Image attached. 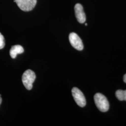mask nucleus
<instances>
[{"label":"nucleus","instance_id":"f257e3e1","mask_svg":"<svg viewBox=\"0 0 126 126\" xmlns=\"http://www.w3.org/2000/svg\"><path fill=\"white\" fill-rule=\"evenodd\" d=\"M95 103L99 111L102 112H107L109 108V104L107 98L101 94L97 93L94 96Z\"/></svg>","mask_w":126,"mask_h":126},{"label":"nucleus","instance_id":"f03ea898","mask_svg":"<svg viewBox=\"0 0 126 126\" xmlns=\"http://www.w3.org/2000/svg\"><path fill=\"white\" fill-rule=\"evenodd\" d=\"M36 78L35 72L31 70H28L23 73L22 76L23 84L27 90L32 89L33 83Z\"/></svg>","mask_w":126,"mask_h":126},{"label":"nucleus","instance_id":"7ed1b4c3","mask_svg":"<svg viewBox=\"0 0 126 126\" xmlns=\"http://www.w3.org/2000/svg\"><path fill=\"white\" fill-rule=\"evenodd\" d=\"M18 7L24 11H30L33 9L36 4V0H16Z\"/></svg>","mask_w":126,"mask_h":126},{"label":"nucleus","instance_id":"20e7f679","mask_svg":"<svg viewBox=\"0 0 126 126\" xmlns=\"http://www.w3.org/2000/svg\"><path fill=\"white\" fill-rule=\"evenodd\" d=\"M72 95L76 103L80 107H84L86 105V98L80 90L77 87L72 88Z\"/></svg>","mask_w":126,"mask_h":126},{"label":"nucleus","instance_id":"39448f33","mask_svg":"<svg viewBox=\"0 0 126 126\" xmlns=\"http://www.w3.org/2000/svg\"><path fill=\"white\" fill-rule=\"evenodd\" d=\"M69 39L70 44L73 47L78 50H82L83 49L84 45L80 38L76 33L72 32L70 34Z\"/></svg>","mask_w":126,"mask_h":126},{"label":"nucleus","instance_id":"423d86ee","mask_svg":"<svg viewBox=\"0 0 126 126\" xmlns=\"http://www.w3.org/2000/svg\"><path fill=\"white\" fill-rule=\"evenodd\" d=\"M74 10L78 21L80 23H85L86 21V16L83 6L79 3H77L75 6Z\"/></svg>","mask_w":126,"mask_h":126},{"label":"nucleus","instance_id":"0eeeda50","mask_svg":"<svg viewBox=\"0 0 126 126\" xmlns=\"http://www.w3.org/2000/svg\"><path fill=\"white\" fill-rule=\"evenodd\" d=\"M24 49L22 46L20 45H14L12 46L9 51V54L12 59H15L17 55L23 52Z\"/></svg>","mask_w":126,"mask_h":126},{"label":"nucleus","instance_id":"6e6552de","mask_svg":"<svg viewBox=\"0 0 126 126\" xmlns=\"http://www.w3.org/2000/svg\"><path fill=\"white\" fill-rule=\"evenodd\" d=\"M115 95L119 100L126 101V90H117L115 93Z\"/></svg>","mask_w":126,"mask_h":126},{"label":"nucleus","instance_id":"1a4fd4ad","mask_svg":"<svg viewBox=\"0 0 126 126\" xmlns=\"http://www.w3.org/2000/svg\"><path fill=\"white\" fill-rule=\"evenodd\" d=\"M5 45L4 37L0 33V49H2L4 47Z\"/></svg>","mask_w":126,"mask_h":126},{"label":"nucleus","instance_id":"9d476101","mask_svg":"<svg viewBox=\"0 0 126 126\" xmlns=\"http://www.w3.org/2000/svg\"><path fill=\"white\" fill-rule=\"evenodd\" d=\"M123 80H124V82L126 83V74H125L123 77Z\"/></svg>","mask_w":126,"mask_h":126},{"label":"nucleus","instance_id":"9b49d317","mask_svg":"<svg viewBox=\"0 0 126 126\" xmlns=\"http://www.w3.org/2000/svg\"><path fill=\"white\" fill-rule=\"evenodd\" d=\"M1 101H2V99H1V96H0V104L1 103Z\"/></svg>","mask_w":126,"mask_h":126},{"label":"nucleus","instance_id":"f8f14e48","mask_svg":"<svg viewBox=\"0 0 126 126\" xmlns=\"http://www.w3.org/2000/svg\"><path fill=\"white\" fill-rule=\"evenodd\" d=\"M85 25H86V26H87V23H86V24H85Z\"/></svg>","mask_w":126,"mask_h":126}]
</instances>
